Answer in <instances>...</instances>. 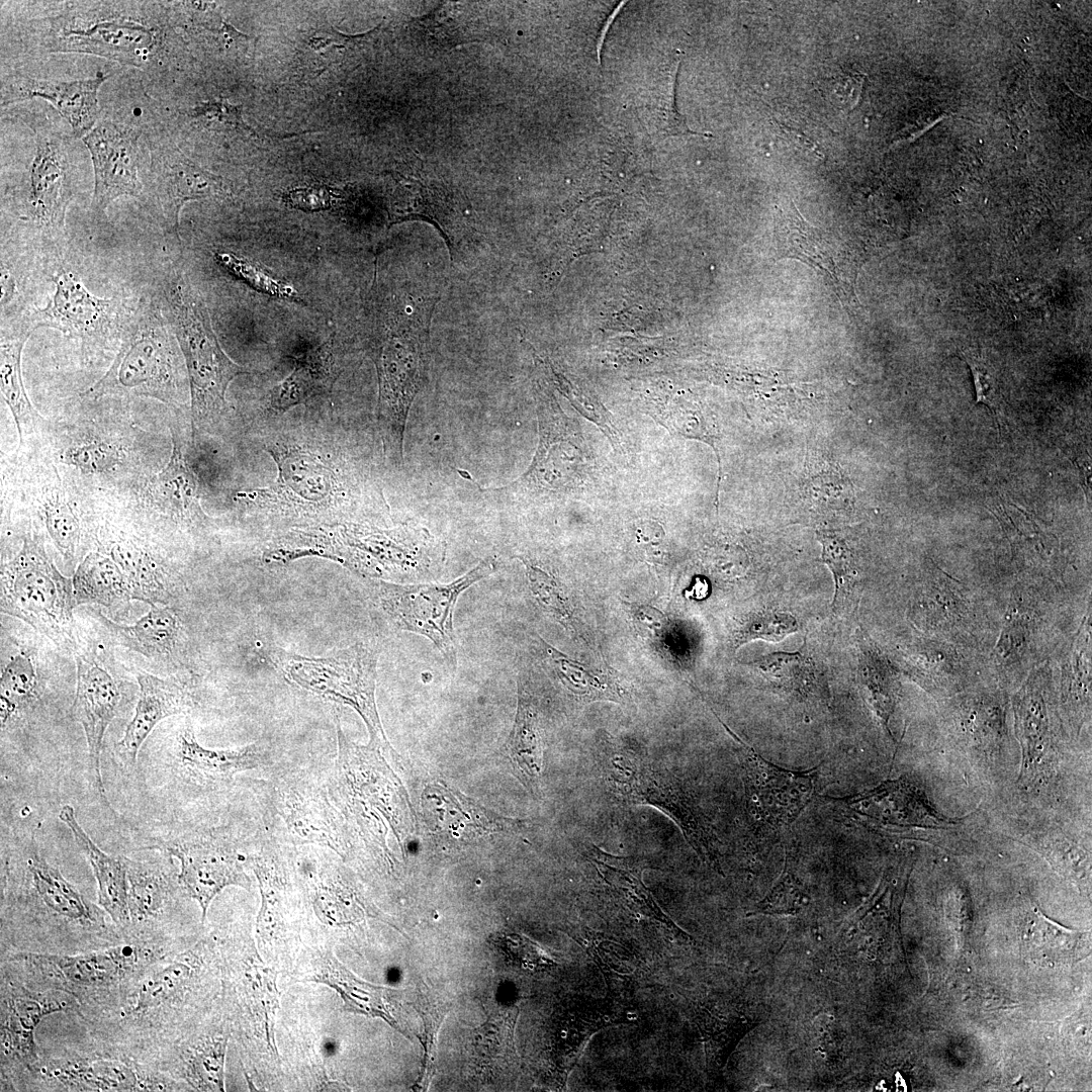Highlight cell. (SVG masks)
I'll return each mask as SVG.
<instances>
[{
  "instance_id": "cell-19",
  "label": "cell",
  "mask_w": 1092,
  "mask_h": 1092,
  "mask_svg": "<svg viewBox=\"0 0 1092 1092\" xmlns=\"http://www.w3.org/2000/svg\"><path fill=\"white\" fill-rule=\"evenodd\" d=\"M55 292L42 308L31 313V327L56 329L84 344L105 337L118 326L121 303L117 298L92 294L72 272L53 277Z\"/></svg>"
},
{
  "instance_id": "cell-59",
  "label": "cell",
  "mask_w": 1092,
  "mask_h": 1092,
  "mask_svg": "<svg viewBox=\"0 0 1092 1092\" xmlns=\"http://www.w3.org/2000/svg\"><path fill=\"white\" fill-rule=\"evenodd\" d=\"M216 259L239 278L256 289L273 296L296 298L297 292L289 285L274 279L256 266L232 253H217Z\"/></svg>"
},
{
  "instance_id": "cell-5",
  "label": "cell",
  "mask_w": 1092,
  "mask_h": 1092,
  "mask_svg": "<svg viewBox=\"0 0 1092 1092\" xmlns=\"http://www.w3.org/2000/svg\"><path fill=\"white\" fill-rule=\"evenodd\" d=\"M118 352L106 373L87 391L92 398L138 396L178 404L181 365L168 325L153 301H142L124 323Z\"/></svg>"
},
{
  "instance_id": "cell-29",
  "label": "cell",
  "mask_w": 1092,
  "mask_h": 1092,
  "mask_svg": "<svg viewBox=\"0 0 1092 1092\" xmlns=\"http://www.w3.org/2000/svg\"><path fill=\"white\" fill-rule=\"evenodd\" d=\"M64 1001L26 990L10 992L2 1000L1 1046L6 1056L26 1067L36 1061L34 1032L49 1014L64 1011Z\"/></svg>"
},
{
  "instance_id": "cell-38",
  "label": "cell",
  "mask_w": 1092,
  "mask_h": 1092,
  "mask_svg": "<svg viewBox=\"0 0 1092 1092\" xmlns=\"http://www.w3.org/2000/svg\"><path fill=\"white\" fill-rule=\"evenodd\" d=\"M32 497L53 543L64 559L72 561L81 538V523L55 467L36 480Z\"/></svg>"
},
{
  "instance_id": "cell-15",
  "label": "cell",
  "mask_w": 1092,
  "mask_h": 1092,
  "mask_svg": "<svg viewBox=\"0 0 1092 1092\" xmlns=\"http://www.w3.org/2000/svg\"><path fill=\"white\" fill-rule=\"evenodd\" d=\"M775 242L778 260L796 259L820 271L843 303L855 296L860 262L845 238L809 224L792 205L778 217Z\"/></svg>"
},
{
  "instance_id": "cell-18",
  "label": "cell",
  "mask_w": 1092,
  "mask_h": 1092,
  "mask_svg": "<svg viewBox=\"0 0 1092 1092\" xmlns=\"http://www.w3.org/2000/svg\"><path fill=\"white\" fill-rule=\"evenodd\" d=\"M139 138L140 133L129 125L102 121L82 139L94 170V213H103L118 197L141 195Z\"/></svg>"
},
{
  "instance_id": "cell-61",
  "label": "cell",
  "mask_w": 1092,
  "mask_h": 1092,
  "mask_svg": "<svg viewBox=\"0 0 1092 1092\" xmlns=\"http://www.w3.org/2000/svg\"><path fill=\"white\" fill-rule=\"evenodd\" d=\"M118 457L119 452L115 446L101 439L83 441L66 453L69 463L92 472H101L112 467Z\"/></svg>"
},
{
  "instance_id": "cell-49",
  "label": "cell",
  "mask_w": 1092,
  "mask_h": 1092,
  "mask_svg": "<svg viewBox=\"0 0 1092 1092\" xmlns=\"http://www.w3.org/2000/svg\"><path fill=\"white\" fill-rule=\"evenodd\" d=\"M822 545L821 562L831 570L835 593L832 610L836 614L850 612L859 599V571L851 546L842 534L831 530H817Z\"/></svg>"
},
{
  "instance_id": "cell-17",
  "label": "cell",
  "mask_w": 1092,
  "mask_h": 1092,
  "mask_svg": "<svg viewBox=\"0 0 1092 1092\" xmlns=\"http://www.w3.org/2000/svg\"><path fill=\"white\" fill-rule=\"evenodd\" d=\"M165 850L180 862L178 880L198 902L205 919L214 897L228 886L247 888V877L234 844L214 831L194 833L171 840Z\"/></svg>"
},
{
  "instance_id": "cell-36",
  "label": "cell",
  "mask_w": 1092,
  "mask_h": 1092,
  "mask_svg": "<svg viewBox=\"0 0 1092 1092\" xmlns=\"http://www.w3.org/2000/svg\"><path fill=\"white\" fill-rule=\"evenodd\" d=\"M589 859L604 883L619 895L630 909L664 923L680 936H685L686 933L662 911L644 885V867L638 859L608 853L595 844L589 847Z\"/></svg>"
},
{
  "instance_id": "cell-51",
  "label": "cell",
  "mask_w": 1092,
  "mask_h": 1092,
  "mask_svg": "<svg viewBox=\"0 0 1092 1092\" xmlns=\"http://www.w3.org/2000/svg\"><path fill=\"white\" fill-rule=\"evenodd\" d=\"M124 857V856H123ZM128 882L130 920L144 921L159 914L166 903L168 885L158 868L124 857Z\"/></svg>"
},
{
  "instance_id": "cell-50",
  "label": "cell",
  "mask_w": 1092,
  "mask_h": 1092,
  "mask_svg": "<svg viewBox=\"0 0 1092 1092\" xmlns=\"http://www.w3.org/2000/svg\"><path fill=\"white\" fill-rule=\"evenodd\" d=\"M653 417L670 433L709 445L716 454L721 475L720 433L710 414L698 403L671 400L655 404Z\"/></svg>"
},
{
  "instance_id": "cell-44",
  "label": "cell",
  "mask_w": 1092,
  "mask_h": 1092,
  "mask_svg": "<svg viewBox=\"0 0 1092 1092\" xmlns=\"http://www.w3.org/2000/svg\"><path fill=\"white\" fill-rule=\"evenodd\" d=\"M997 508L1015 554L1035 568L1053 570L1059 554L1057 537L1039 520L1016 506L1004 503Z\"/></svg>"
},
{
  "instance_id": "cell-52",
  "label": "cell",
  "mask_w": 1092,
  "mask_h": 1092,
  "mask_svg": "<svg viewBox=\"0 0 1092 1092\" xmlns=\"http://www.w3.org/2000/svg\"><path fill=\"white\" fill-rule=\"evenodd\" d=\"M1030 956L1040 962H1065L1075 957L1081 934L1069 931L1035 910L1024 935Z\"/></svg>"
},
{
  "instance_id": "cell-53",
  "label": "cell",
  "mask_w": 1092,
  "mask_h": 1092,
  "mask_svg": "<svg viewBox=\"0 0 1092 1092\" xmlns=\"http://www.w3.org/2000/svg\"><path fill=\"white\" fill-rule=\"evenodd\" d=\"M809 896L798 874V857L794 848L786 850L785 867L771 890L754 907L751 915H795L803 910Z\"/></svg>"
},
{
  "instance_id": "cell-2",
  "label": "cell",
  "mask_w": 1092,
  "mask_h": 1092,
  "mask_svg": "<svg viewBox=\"0 0 1092 1092\" xmlns=\"http://www.w3.org/2000/svg\"><path fill=\"white\" fill-rule=\"evenodd\" d=\"M314 556L333 560L369 579L416 583L439 571L445 561L446 543L414 524L382 529L339 522L291 529L274 539L267 549L272 563Z\"/></svg>"
},
{
  "instance_id": "cell-37",
  "label": "cell",
  "mask_w": 1092,
  "mask_h": 1092,
  "mask_svg": "<svg viewBox=\"0 0 1092 1092\" xmlns=\"http://www.w3.org/2000/svg\"><path fill=\"white\" fill-rule=\"evenodd\" d=\"M108 554L124 574L132 600L168 606L175 598L171 574L149 552L128 540L108 544Z\"/></svg>"
},
{
  "instance_id": "cell-45",
  "label": "cell",
  "mask_w": 1092,
  "mask_h": 1092,
  "mask_svg": "<svg viewBox=\"0 0 1092 1092\" xmlns=\"http://www.w3.org/2000/svg\"><path fill=\"white\" fill-rule=\"evenodd\" d=\"M768 688L801 698L823 694L806 643L795 652H774L747 662Z\"/></svg>"
},
{
  "instance_id": "cell-3",
  "label": "cell",
  "mask_w": 1092,
  "mask_h": 1092,
  "mask_svg": "<svg viewBox=\"0 0 1092 1092\" xmlns=\"http://www.w3.org/2000/svg\"><path fill=\"white\" fill-rule=\"evenodd\" d=\"M538 445L527 470L507 485L483 488L472 475L457 469L463 478L498 502L559 500L582 492L596 468L581 428L550 394L537 404Z\"/></svg>"
},
{
  "instance_id": "cell-60",
  "label": "cell",
  "mask_w": 1092,
  "mask_h": 1092,
  "mask_svg": "<svg viewBox=\"0 0 1092 1092\" xmlns=\"http://www.w3.org/2000/svg\"><path fill=\"white\" fill-rule=\"evenodd\" d=\"M961 356L969 364L973 374L976 402L986 405L998 421L1001 411V396L991 365H988L983 357L973 353L965 352Z\"/></svg>"
},
{
  "instance_id": "cell-31",
  "label": "cell",
  "mask_w": 1092,
  "mask_h": 1092,
  "mask_svg": "<svg viewBox=\"0 0 1092 1092\" xmlns=\"http://www.w3.org/2000/svg\"><path fill=\"white\" fill-rule=\"evenodd\" d=\"M97 618L118 644L149 658H172L182 652L184 632L172 607L151 606L133 625L116 624L100 613Z\"/></svg>"
},
{
  "instance_id": "cell-23",
  "label": "cell",
  "mask_w": 1092,
  "mask_h": 1092,
  "mask_svg": "<svg viewBox=\"0 0 1092 1092\" xmlns=\"http://www.w3.org/2000/svg\"><path fill=\"white\" fill-rule=\"evenodd\" d=\"M107 78L102 72L93 78L72 81L10 77L2 86L1 105L34 97L44 99L67 119L74 136L83 139L97 122L98 90Z\"/></svg>"
},
{
  "instance_id": "cell-43",
  "label": "cell",
  "mask_w": 1092,
  "mask_h": 1092,
  "mask_svg": "<svg viewBox=\"0 0 1092 1092\" xmlns=\"http://www.w3.org/2000/svg\"><path fill=\"white\" fill-rule=\"evenodd\" d=\"M1063 666L1060 699L1070 724L1079 730L1090 720L1091 711V640L1090 616L1086 617Z\"/></svg>"
},
{
  "instance_id": "cell-9",
  "label": "cell",
  "mask_w": 1092,
  "mask_h": 1092,
  "mask_svg": "<svg viewBox=\"0 0 1092 1092\" xmlns=\"http://www.w3.org/2000/svg\"><path fill=\"white\" fill-rule=\"evenodd\" d=\"M494 557L482 559L449 583H395L369 579L367 598L377 617L396 631L425 636L452 669L457 664L453 613L460 595L497 570Z\"/></svg>"
},
{
  "instance_id": "cell-21",
  "label": "cell",
  "mask_w": 1092,
  "mask_h": 1092,
  "mask_svg": "<svg viewBox=\"0 0 1092 1092\" xmlns=\"http://www.w3.org/2000/svg\"><path fill=\"white\" fill-rule=\"evenodd\" d=\"M35 153L28 170L27 213L40 228L60 231L72 199L69 144L50 129L33 125Z\"/></svg>"
},
{
  "instance_id": "cell-14",
  "label": "cell",
  "mask_w": 1092,
  "mask_h": 1092,
  "mask_svg": "<svg viewBox=\"0 0 1092 1092\" xmlns=\"http://www.w3.org/2000/svg\"><path fill=\"white\" fill-rule=\"evenodd\" d=\"M1056 688L1050 665H1037L1014 694V728L1021 749L1019 782L1023 787L1048 779L1057 758Z\"/></svg>"
},
{
  "instance_id": "cell-20",
  "label": "cell",
  "mask_w": 1092,
  "mask_h": 1092,
  "mask_svg": "<svg viewBox=\"0 0 1092 1092\" xmlns=\"http://www.w3.org/2000/svg\"><path fill=\"white\" fill-rule=\"evenodd\" d=\"M1045 594L1016 589L1009 603L999 640L991 656V669L1001 684H1015L1040 662L1046 624Z\"/></svg>"
},
{
  "instance_id": "cell-25",
  "label": "cell",
  "mask_w": 1092,
  "mask_h": 1092,
  "mask_svg": "<svg viewBox=\"0 0 1092 1092\" xmlns=\"http://www.w3.org/2000/svg\"><path fill=\"white\" fill-rule=\"evenodd\" d=\"M140 687L134 715L124 734L116 743V753L125 766L136 763L141 746L159 722L170 716L188 712L194 700L186 682L161 678L147 672L136 675Z\"/></svg>"
},
{
  "instance_id": "cell-22",
  "label": "cell",
  "mask_w": 1092,
  "mask_h": 1092,
  "mask_svg": "<svg viewBox=\"0 0 1092 1092\" xmlns=\"http://www.w3.org/2000/svg\"><path fill=\"white\" fill-rule=\"evenodd\" d=\"M77 686L72 715L84 730L89 772L101 800L108 804L100 769V755L105 732L117 714L120 690L117 680L93 655L76 656Z\"/></svg>"
},
{
  "instance_id": "cell-41",
  "label": "cell",
  "mask_w": 1092,
  "mask_h": 1092,
  "mask_svg": "<svg viewBox=\"0 0 1092 1092\" xmlns=\"http://www.w3.org/2000/svg\"><path fill=\"white\" fill-rule=\"evenodd\" d=\"M72 581L77 606L93 604L115 610L132 600L123 572L104 552L89 553Z\"/></svg>"
},
{
  "instance_id": "cell-30",
  "label": "cell",
  "mask_w": 1092,
  "mask_h": 1092,
  "mask_svg": "<svg viewBox=\"0 0 1092 1092\" xmlns=\"http://www.w3.org/2000/svg\"><path fill=\"white\" fill-rule=\"evenodd\" d=\"M59 818L69 828L77 846L92 868L97 882L99 905L116 924H128L130 915L124 857L111 856L101 850L78 822L72 806L64 805L60 810Z\"/></svg>"
},
{
  "instance_id": "cell-64",
  "label": "cell",
  "mask_w": 1092,
  "mask_h": 1092,
  "mask_svg": "<svg viewBox=\"0 0 1092 1092\" xmlns=\"http://www.w3.org/2000/svg\"><path fill=\"white\" fill-rule=\"evenodd\" d=\"M635 625L640 634L656 636L657 631L664 630L667 623L663 614L646 606H634L631 608Z\"/></svg>"
},
{
  "instance_id": "cell-62",
  "label": "cell",
  "mask_w": 1092,
  "mask_h": 1092,
  "mask_svg": "<svg viewBox=\"0 0 1092 1092\" xmlns=\"http://www.w3.org/2000/svg\"><path fill=\"white\" fill-rule=\"evenodd\" d=\"M416 1008L418 1009V1012L421 1013L426 1031L425 1040L423 1041L426 1056L425 1071L422 1076V1082H425L427 1081V1079L430 1078V1073L432 1072V1065L435 1053V1039L439 1026L443 1021L447 1009L444 1007H430L429 1000L427 1007V1003L424 998L418 1000V1006Z\"/></svg>"
},
{
  "instance_id": "cell-4",
  "label": "cell",
  "mask_w": 1092,
  "mask_h": 1092,
  "mask_svg": "<svg viewBox=\"0 0 1092 1092\" xmlns=\"http://www.w3.org/2000/svg\"><path fill=\"white\" fill-rule=\"evenodd\" d=\"M277 466L270 486L240 492L239 499L266 516L301 527L339 523L353 490L321 455L296 444L266 447Z\"/></svg>"
},
{
  "instance_id": "cell-8",
  "label": "cell",
  "mask_w": 1092,
  "mask_h": 1092,
  "mask_svg": "<svg viewBox=\"0 0 1092 1092\" xmlns=\"http://www.w3.org/2000/svg\"><path fill=\"white\" fill-rule=\"evenodd\" d=\"M72 579L64 576L37 537L28 533L1 566V612L29 624L64 649L76 645Z\"/></svg>"
},
{
  "instance_id": "cell-27",
  "label": "cell",
  "mask_w": 1092,
  "mask_h": 1092,
  "mask_svg": "<svg viewBox=\"0 0 1092 1092\" xmlns=\"http://www.w3.org/2000/svg\"><path fill=\"white\" fill-rule=\"evenodd\" d=\"M422 807L429 828L449 839L469 840L486 833L516 826L517 821L502 818L470 799L438 783L427 786Z\"/></svg>"
},
{
  "instance_id": "cell-13",
  "label": "cell",
  "mask_w": 1092,
  "mask_h": 1092,
  "mask_svg": "<svg viewBox=\"0 0 1092 1092\" xmlns=\"http://www.w3.org/2000/svg\"><path fill=\"white\" fill-rule=\"evenodd\" d=\"M259 792L296 843L346 854L348 837L343 819L327 787L301 774H282L264 783Z\"/></svg>"
},
{
  "instance_id": "cell-56",
  "label": "cell",
  "mask_w": 1092,
  "mask_h": 1092,
  "mask_svg": "<svg viewBox=\"0 0 1092 1092\" xmlns=\"http://www.w3.org/2000/svg\"><path fill=\"white\" fill-rule=\"evenodd\" d=\"M798 630L797 619L791 613L778 610L755 611L737 621L732 631V645L738 649L757 639L780 642Z\"/></svg>"
},
{
  "instance_id": "cell-16",
  "label": "cell",
  "mask_w": 1092,
  "mask_h": 1092,
  "mask_svg": "<svg viewBox=\"0 0 1092 1092\" xmlns=\"http://www.w3.org/2000/svg\"><path fill=\"white\" fill-rule=\"evenodd\" d=\"M58 29L47 46L50 52L92 54L142 67L158 46V30L129 17L96 14L92 20L78 15L54 20Z\"/></svg>"
},
{
  "instance_id": "cell-57",
  "label": "cell",
  "mask_w": 1092,
  "mask_h": 1092,
  "mask_svg": "<svg viewBox=\"0 0 1092 1092\" xmlns=\"http://www.w3.org/2000/svg\"><path fill=\"white\" fill-rule=\"evenodd\" d=\"M189 974L186 966L172 963L152 971L139 985L133 1012H143L158 1007L173 996Z\"/></svg>"
},
{
  "instance_id": "cell-12",
  "label": "cell",
  "mask_w": 1092,
  "mask_h": 1092,
  "mask_svg": "<svg viewBox=\"0 0 1092 1092\" xmlns=\"http://www.w3.org/2000/svg\"><path fill=\"white\" fill-rule=\"evenodd\" d=\"M726 729L740 745L746 817L753 833L767 835L790 826L816 795L820 766L806 770L783 768Z\"/></svg>"
},
{
  "instance_id": "cell-24",
  "label": "cell",
  "mask_w": 1092,
  "mask_h": 1092,
  "mask_svg": "<svg viewBox=\"0 0 1092 1092\" xmlns=\"http://www.w3.org/2000/svg\"><path fill=\"white\" fill-rule=\"evenodd\" d=\"M150 189L167 230L178 237L179 213L190 200L215 196L223 191L222 179L181 155L178 151L153 153Z\"/></svg>"
},
{
  "instance_id": "cell-26",
  "label": "cell",
  "mask_w": 1092,
  "mask_h": 1092,
  "mask_svg": "<svg viewBox=\"0 0 1092 1092\" xmlns=\"http://www.w3.org/2000/svg\"><path fill=\"white\" fill-rule=\"evenodd\" d=\"M175 751L183 774L191 781L207 786H222L241 772L270 763V752L261 743L226 749L201 745L189 720L177 733Z\"/></svg>"
},
{
  "instance_id": "cell-33",
  "label": "cell",
  "mask_w": 1092,
  "mask_h": 1092,
  "mask_svg": "<svg viewBox=\"0 0 1092 1092\" xmlns=\"http://www.w3.org/2000/svg\"><path fill=\"white\" fill-rule=\"evenodd\" d=\"M954 713L956 727L964 743L981 756H997L1007 737L1000 692H971L961 699Z\"/></svg>"
},
{
  "instance_id": "cell-55",
  "label": "cell",
  "mask_w": 1092,
  "mask_h": 1092,
  "mask_svg": "<svg viewBox=\"0 0 1092 1092\" xmlns=\"http://www.w3.org/2000/svg\"><path fill=\"white\" fill-rule=\"evenodd\" d=\"M37 676L31 659L15 655L1 673V724L8 722L16 710L36 697Z\"/></svg>"
},
{
  "instance_id": "cell-35",
  "label": "cell",
  "mask_w": 1092,
  "mask_h": 1092,
  "mask_svg": "<svg viewBox=\"0 0 1092 1092\" xmlns=\"http://www.w3.org/2000/svg\"><path fill=\"white\" fill-rule=\"evenodd\" d=\"M171 431V455L155 480L154 496L159 508L177 523L203 525L206 515L200 505L198 479L185 458L180 440Z\"/></svg>"
},
{
  "instance_id": "cell-58",
  "label": "cell",
  "mask_w": 1092,
  "mask_h": 1092,
  "mask_svg": "<svg viewBox=\"0 0 1092 1092\" xmlns=\"http://www.w3.org/2000/svg\"><path fill=\"white\" fill-rule=\"evenodd\" d=\"M224 1043H207L199 1049L190 1060L189 1077L204 1090H222L223 1087Z\"/></svg>"
},
{
  "instance_id": "cell-63",
  "label": "cell",
  "mask_w": 1092,
  "mask_h": 1092,
  "mask_svg": "<svg viewBox=\"0 0 1092 1092\" xmlns=\"http://www.w3.org/2000/svg\"><path fill=\"white\" fill-rule=\"evenodd\" d=\"M335 195L328 188H297L285 195L289 206L304 210L318 211L331 206Z\"/></svg>"
},
{
  "instance_id": "cell-7",
  "label": "cell",
  "mask_w": 1092,
  "mask_h": 1092,
  "mask_svg": "<svg viewBox=\"0 0 1092 1092\" xmlns=\"http://www.w3.org/2000/svg\"><path fill=\"white\" fill-rule=\"evenodd\" d=\"M608 790L624 804L653 807L680 829L701 859L723 874L718 839L679 781L631 746H611L600 760Z\"/></svg>"
},
{
  "instance_id": "cell-47",
  "label": "cell",
  "mask_w": 1092,
  "mask_h": 1092,
  "mask_svg": "<svg viewBox=\"0 0 1092 1092\" xmlns=\"http://www.w3.org/2000/svg\"><path fill=\"white\" fill-rule=\"evenodd\" d=\"M312 979L337 990L347 1010L380 1017L390 1025L396 1026V1021L383 1002V989L356 978L331 952L321 959L317 972Z\"/></svg>"
},
{
  "instance_id": "cell-42",
  "label": "cell",
  "mask_w": 1092,
  "mask_h": 1092,
  "mask_svg": "<svg viewBox=\"0 0 1092 1092\" xmlns=\"http://www.w3.org/2000/svg\"><path fill=\"white\" fill-rule=\"evenodd\" d=\"M32 331V328H28L12 337L1 339V394L13 416L20 443L26 435L34 432L42 421L26 394L21 373L22 349Z\"/></svg>"
},
{
  "instance_id": "cell-11",
  "label": "cell",
  "mask_w": 1092,
  "mask_h": 1092,
  "mask_svg": "<svg viewBox=\"0 0 1092 1092\" xmlns=\"http://www.w3.org/2000/svg\"><path fill=\"white\" fill-rule=\"evenodd\" d=\"M823 800L841 818L890 836L918 838L923 832L954 828L960 822L939 813L922 787L909 777L887 780L854 795L826 796Z\"/></svg>"
},
{
  "instance_id": "cell-28",
  "label": "cell",
  "mask_w": 1092,
  "mask_h": 1092,
  "mask_svg": "<svg viewBox=\"0 0 1092 1092\" xmlns=\"http://www.w3.org/2000/svg\"><path fill=\"white\" fill-rule=\"evenodd\" d=\"M138 952L135 947L123 945L78 956L29 953L18 958L73 986L97 988L125 975L135 965Z\"/></svg>"
},
{
  "instance_id": "cell-10",
  "label": "cell",
  "mask_w": 1092,
  "mask_h": 1092,
  "mask_svg": "<svg viewBox=\"0 0 1092 1092\" xmlns=\"http://www.w3.org/2000/svg\"><path fill=\"white\" fill-rule=\"evenodd\" d=\"M378 656L376 644L370 642H356L324 657L283 649L273 652L275 664L288 681L354 709L368 728L370 743L391 751L375 702Z\"/></svg>"
},
{
  "instance_id": "cell-34",
  "label": "cell",
  "mask_w": 1092,
  "mask_h": 1092,
  "mask_svg": "<svg viewBox=\"0 0 1092 1092\" xmlns=\"http://www.w3.org/2000/svg\"><path fill=\"white\" fill-rule=\"evenodd\" d=\"M958 645L933 638H924L910 645L901 656L906 674L929 692L951 694L968 677L966 655Z\"/></svg>"
},
{
  "instance_id": "cell-32",
  "label": "cell",
  "mask_w": 1092,
  "mask_h": 1092,
  "mask_svg": "<svg viewBox=\"0 0 1092 1092\" xmlns=\"http://www.w3.org/2000/svg\"><path fill=\"white\" fill-rule=\"evenodd\" d=\"M25 866L31 895L48 913L82 925L101 923L98 908L36 849L28 852Z\"/></svg>"
},
{
  "instance_id": "cell-46",
  "label": "cell",
  "mask_w": 1092,
  "mask_h": 1092,
  "mask_svg": "<svg viewBox=\"0 0 1092 1092\" xmlns=\"http://www.w3.org/2000/svg\"><path fill=\"white\" fill-rule=\"evenodd\" d=\"M858 682L861 696L879 719L883 729L893 738L889 727L899 695V682L894 666L870 643H860Z\"/></svg>"
},
{
  "instance_id": "cell-40",
  "label": "cell",
  "mask_w": 1092,
  "mask_h": 1092,
  "mask_svg": "<svg viewBox=\"0 0 1092 1092\" xmlns=\"http://www.w3.org/2000/svg\"><path fill=\"white\" fill-rule=\"evenodd\" d=\"M337 378L335 360L325 345L297 359L290 374L271 391L270 408L284 413L328 391Z\"/></svg>"
},
{
  "instance_id": "cell-6",
  "label": "cell",
  "mask_w": 1092,
  "mask_h": 1092,
  "mask_svg": "<svg viewBox=\"0 0 1092 1092\" xmlns=\"http://www.w3.org/2000/svg\"><path fill=\"white\" fill-rule=\"evenodd\" d=\"M166 298L189 376L193 430H203L222 416L232 380L249 371L224 353L203 298L183 275L170 281Z\"/></svg>"
},
{
  "instance_id": "cell-1",
  "label": "cell",
  "mask_w": 1092,
  "mask_h": 1092,
  "mask_svg": "<svg viewBox=\"0 0 1092 1092\" xmlns=\"http://www.w3.org/2000/svg\"><path fill=\"white\" fill-rule=\"evenodd\" d=\"M440 297L387 289L374 280L366 309L365 349L378 381L377 428L383 454L400 468L412 404L424 387L430 364L432 316Z\"/></svg>"
},
{
  "instance_id": "cell-48",
  "label": "cell",
  "mask_w": 1092,
  "mask_h": 1092,
  "mask_svg": "<svg viewBox=\"0 0 1092 1092\" xmlns=\"http://www.w3.org/2000/svg\"><path fill=\"white\" fill-rule=\"evenodd\" d=\"M61 1082L87 1091L144 1089L134 1069L118 1060H76L51 1071Z\"/></svg>"
},
{
  "instance_id": "cell-54",
  "label": "cell",
  "mask_w": 1092,
  "mask_h": 1092,
  "mask_svg": "<svg viewBox=\"0 0 1092 1092\" xmlns=\"http://www.w3.org/2000/svg\"><path fill=\"white\" fill-rule=\"evenodd\" d=\"M516 557L524 564L530 589L542 609L565 628H574V610L562 583L531 557Z\"/></svg>"
},
{
  "instance_id": "cell-39",
  "label": "cell",
  "mask_w": 1092,
  "mask_h": 1092,
  "mask_svg": "<svg viewBox=\"0 0 1092 1092\" xmlns=\"http://www.w3.org/2000/svg\"><path fill=\"white\" fill-rule=\"evenodd\" d=\"M543 749V731L537 708L519 682L517 714L508 741V752L518 778L532 793L539 789Z\"/></svg>"
}]
</instances>
